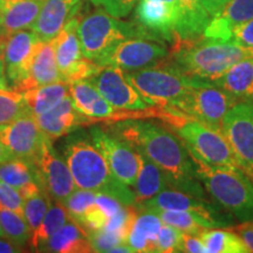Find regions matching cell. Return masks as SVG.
I'll return each instance as SVG.
<instances>
[{
    "instance_id": "cell-38",
    "label": "cell",
    "mask_w": 253,
    "mask_h": 253,
    "mask_svg": "<svg viewBox=\"0 0 253 253\" xmlns=\"http://www.w3.org/2000/svg\"><path fill=\"white\" fill-rule=\"evenodd\" d=\"M52 201L53 199L46 192H41V194L25 201L24 217L30 225L32 233L40 226L41 221L52 204Z\"/></svg>"
},
{
    "instance_id": "cell-42",
    "label": "cell",
    "mask_w": 253,
    "mask_h": 253,
    "mask_svg": "<svg viewBox=\"0 0 253 253\" xmlns=\"http://www.w3.org/2000/svg\"><path fill=\"white\" fill-rule=\"evenodd\" d=\"M230 41L243 47H253V19L237 27Z\"/></svg>"
},
{
    "instance_id": "cell-31",
    "label": "cell",
    "mask_w": 253,
    "mask_h": 253,
    "mask_svg": "<svg viewBox=\"0 0 253 253\" xmlns=\"http://www.w3.org/2000/svg\"><path fill=\"white\" fill-rule=\"evenodd\" d=\"M23 95L30 113L34 118H37L41 114L54 108L69 95V84L66 81L53 82L45 86L25 90L23 91Z\"/></svg>"
},
{
    "instance_id": "cell-6",
    "label": "cell",
    "mask_w": 253,
    "mask_h": 253,
    "mask_svg": "<svg viewBox=\"0 0 253 253\" xmlns=\"http://www.w3.org/2000/svg\"><path fill=\"white\" fill-rule=\"evenodd\" d=\"M125 75L151 107L163 109L172 108L195 82L194 78L168 61L141 71L125 72Z\"/></svg>"
},
{
    "instance_id": "cell-43",
    "label": "cell",
    "mask_w": 253,
    "mask_h": 253,
    "mask_svg": "<svg viewBox=\"0 0 253 253\" xmlns=\"http://www.w3.org/2000/svg\"><path fill=\"white\" fill-rule=\"evenodd\" d=\"M182 252L203 253V252H207V249H205L201 237L197 235H189V233H184V237H183Z\"/></svg>"
},
{
    "instance_id": "cell-13",
    "label": "cell",
    "mask_w": 253,
    "mask_h": 253,
    "mask_svg": "<svg viewBox=\"0 0 253 253\" xmlns=\"http://www.w3.org/2000/svg\"><path fill=\"white\" fill-rule=\"evenodd\" d=\"M136 209L150 211L154 213L158 211H191L210 218L217 224L218 227L235 225V217L227 211L224 212V209L217 203L171 188H167L153 198L145 201L144 203L136 205Z\"/></svg>"
},
{
    "instance_id": "cell-46",
    "label": "cell",
    "mask_w": 253,
    "mask_h": 253,
    "mask_svg": "<svg viewBox=\"0 0 253 253\" xmlns=\"http://www.w3.org/2000/svg\"><path fill=\"white\" fill-rule=\"evenodd\" d=\"M24 251L25 250H23V248L14 244L6 237H0V253H17Z\"/></svg>"
},
{
    "instance_id": "cell-39",
    "label": "cell",
    "mask_w": 253,
    "mask_h": 253,
    "mask_svg": "<svg viewBox=\"0 0 253 253\" xmlns=\"http://www.w3.org/2000/svg\"><path fill=\"white\" fill-rule=\"evenodd\" d=\"M184 232L171 225L164 224L156 239V252H182Z\"/></svg>"
},
{
    "instance_id": "cell-16",
    "label": "cell",
    "mask_w": 253,
    "mask_h": 253,
    "mask_svg": "<svg viewBox=\"0 0 253 253\" xmlns=\"http://www.w3.org/2000/svg\"><path fill=\"white\" fill-rule=\"evenodd\" d=\"M41 39L32 30H21L6 34L4 50L5 75L11 89L21 91Z\"/></svg>"
},
{
    "instance_id": "cell-12",
    "label": "cell",
    "mask_w": 253,
    "mask_h": 253,
    "mask_svg": "<svg viewBox=\"0 0 253 253\" xmlns=\"http://www.w3.org/2000/svg\"><path fill=\"white\" fill-rule=\"evenodd\" d=\"M220 129L239 167L253 181V102L240 101L231 107L221 121Z\"/></svg>"
},
{
    "instance_id": "cell-47",
    "label": "cell",
    "mask_w": 253,
    "mask_h": 253,
    "mask_svg": "<svg viewBox=\"0 0 253 253\" xmlns=\"http://www.w3.org/2000/svg\"><path fill=\"white\" fill-rule=\"evenodd\" d=\"M11 158H14L12 156V154L9 153L7 148H6V145L4 144V142L1 141V138H0V163L5 162V161L7 160H11Z\"/></svg>"
},
{
    "instance_id": "cell-23",
    "label": "cell",
    "mask_w": 253,
    "mask_h": 253,
    "mask_svg": "<svg viewBox=\"0 0 253 253\" xmlns=\"http://www.w3.org/2000/svg\"><path fill=\"white\" fill-rule=\"evenodd\" d=\"M179 15L175 30V42H189L203 36L211 15L202 0H178Z\"/></svg>"
},
{
    "instance_id": "cell-3",
    "label": "cell",
    "mask_w": 253,
    "mask_h": 253,
    "mask_svg": "<svg viewBox=\"0 0 253 253\" xmlns=\"http://www.w3.org/2000/svg\"><path fill=\"white\" fill-rule=\"evenodd\" d=\"M251 56L253 47L239 46L230 40L201 37L189 42L175 43L170 62L190 78L211 82L231 66Z\"/></svg>"
},
{
    "instance_id": "cell-32",
    "label": "cell",
    "mask_w": 253,
    "mask_h": 253,
    "mask_svg": "<svg viewBox=\"0 0 253 253\" xmlns=\"http://www.w3.org/2000/svg\"><path fill=\"white\" fill-rule=\"evenodd\" d=\"M155 213L158 214L164 224L171 225L189 235L199 236L204 230L218 227L210 218L191 211H158Z\"/></svg>"
},
{
    "instance_id": "cell-49",
    "label": "cell",
    "mask_w": 253,
    "mask_h": 253,
    "mask_svg": "<svg viewBox=\"0 0 253 253\" xmlns=\"http://www.w3.org/2000/svg\"><path fill=\"white\" fill-rule=\"evenodd\" d=\"M8 88L9 86H8L7 79H6L5 71L4 69H1V71H0V89H8Z\"/></svg>"
},
{
    "instance_id": "cell-28",
    "label": "cell",
    "mask_w": 253,
    "mask_h": 253,
    "mask_svg": "<svg viewBox=\"0 0 253 253\" xmlns=\"http://www.w3.org/2000/svg\"><path fill=\"white\" fill-rule=\"evenodd\" d=\"M45 0H0V11L6 34L31 30L39 17Z\"/></svg>"
},
{
    "instance_id": "cell-36",
    "label": "cell",
    "mask_w": 253,
    "mask_h": 253,
    "mask_svg": "<svg viewBox=\"0 0 253 253\" xmlns=\"http://www.w3.org/2000/svg\"><path fill=\"white\" fill-rule=\"evenodd\" d=\"M30 113L24 95L21 91L11 89H0V126L7 125Z\"/></svg>"
},
{
    "instance_id": "cell-9",
    "label": "cell",
    "mask_w": 253,
    "mask_h": 253,
    "mask_svg": "<svg viewBox=\"0 0 253 253\" xmlns=\"http://www.w3.org/2000/svg\"><path fill=\"white\" fill-rule=\"evenodd\" d=\"M79 23L80 18L75 15L52 40L59 71L63 81L68 84L89 79L101 68L97 63L84 58L82 53Z\"/></svg>"
},
{
    "instance_id": "cell-51",
    "label": "cell",
    "mask_w": 253,
    "mask_h": 253,
    "mask_svg": "<svg viewBox=\"0 0 253 253\" xmlns=\"http://www.w3.org/2000/svg\"><path fill=\"white\" fill-rule=\"evenodd\" d=\"M0 237H4V231H2V226H1V221H0Z\"/></svg>"
},
{
    "instance_id": "cell-30",
    "label": "cell",
    "mask_w": 253,
    "mask_h": 253,
    "mask_svg": "<svg viewBox=\"0 0 253 253\" xmlns=\"http://www.w3.org/2000/svg\"><path fill=\"white\" fill-rule=\"evenodd\" d=\"M136 151L138 154L140 168H138L137 178L134 185V192L136 196L135 205H138L169 188V184L162 170L143 153L138 150Z\"/></svg>"
},
{
    "instance_id": "cell-35",
    "label": "cell",
    "mask_w": 253,
    "mask_h": 253,
    "mask_svg": "<svg viewBox=\"0 0 253 253\" xmlns=\"http://www.w3.org/2000/svg\"><path fill=\"white\" fill-rule=\"evenodd\" d=\"M0 221L4 231V237L23 249L28 245L32 231L24 214L0 208Z\"/></svg>"
},
{
    "instance_id": "cell-27",
    "label": "cell",
    "mask_w": 253,
    "mask_h": 253,
    "mask_svg": "<svg viewBox=\"0 0 253 253\" xmlns=\"http://www.w3.org/2000/svg\"><path fill=\"white\" fill-rule=\"evenodd\" d=\"M0 179L17 189L24 201L45 192L37 181L32 163L23 158L14 157L0 163Z\"/></svg>"
},
{
    "instance_id": "cell-10",
    "label": "cell",
    "mask_w": 253,
    "mask_h": 253,
    "mask_svg": "<svg viewBox=\"0 0 253 253\" xmlns=\"http://www.w3.org/2000/svg\"><path fill=\"white\" fill-rule=\"evenodd\" d=\"M169 55L162 41L148 38H131L119 43L107 55L97 60L101 67H115L123 72H135L160 65Z\"/></svg>"
},
{
    "instance_id": "cell-22",
    "label": "cell",
    "mask_w": 253,
    "mask_h": 253,
    "mask_svg": "<svg viewBox=\"0 0 253 253\" xmlns=\"http://www.w3.org/2000/svg\"><path fill=\"white\" fill-rule=\"evenodd\" d=\"M71 94L75 109L91 121L112 119L115 108L101 95L89 80L69 82Z\"/></svg>"
},
{
    "instance_id": "cell-44",
    "label": "cell",
    "mask_w": 253,
    "mask_h": 253,
    "mask_svg": "<svg viewBox=\"0 0 253 253\" xmlns=\"http://www.w3.org/2000/svg\"><path fill=\"white\" fill-rule=\"evenodd\" d=\"M237 235L242 238L250 252H253V221H245L236 226Z\"/></svg>"
},
{
    "instance_id": "cell-41",
    "label": "cell",
    "mask_w": 253,
    "mask_h": 253,
    "mask_svg": "<svg viewBox=\"0 0 253 253\" xmlns=\"http://www.w3.org/2000/svg\"><path fill=\"white\" fill-rule=\"evenodd\" d=\"M138 0H90L97 7L102 8L107 13L115 18H125L132 11Z\"/></svg>"
},
{
    "instance_id": "cell-2",
    "label": "cell",
    "mask_w": 253,
    "mask_h": 253,
    "mask_svg": "<svg viewBox=\"0 0 253 253\" xmlns=\"http://www.w3.org/2000/svg\"><path fill=\"white\" fill-rule=\"evenodd\" d=\"M63 156L77 189L109 195L126 207L135 205V192L116 178L90 137L80 134L68 136L63 145Z\"/></svg>"
},
{
    "instance_id": "cell-11",
    "label": "cell",
    "mask_w": 253,
    "mask_h": 253,
    "mask_svg": "<svg viewBox=\"0 0 253 253\" xmlns=\"http://www.w3.org/2000/svg\"><path fill=\"white\" fill-rule=\"evenodd\" d=\"M32 166L42 191L53 201L63 203L77 190L66 160L54 149L50 138L46 137L43 141Z\"/></svg>"
},
{
    "instance_id": "cell-33",
    "label": "cell",
    "mask_w": 253,
    "mask_h": 253,
    "mask_svg": "<svg viewBox=\"0 0 253 253\" xmlns=\"http://www.w3.org/2000/svg\"><path fill=\"white\" fill-rule=\"evenodd\" d=\"M69 219L71 218H69V214L63 204L60 202L52 201V204L41 221L40 226L32 233L30 243H28L30 248L33 249L34 251H38L40 246L45 244L47 240L54 235L60 227L65 225Z\"/></svg>"
},
{
    "instance_id": "cell-4",
    "label": "cell",
    "mask_w": 253,
    "mask_h": 253,
    "mask_svg": "<svg viewBox=\"0 0 253 253\" xmlns=\"http://www.w3.org/2000/svg\"><path fill=\"white\" fill-rule=\"evenodd\" d=\"M188 148V147H186ZM199 182L214 203L240 223L253 221V182L238 168L211 166L188 148Z\"/></svg>"
},
{
    "instance_id": "cell-14",
    "label": "cell",
    "mask_w": 253,
    "mask_h": 253,
    "mask_svg": "<svg viewBox=\"0 0 253 253\" xmlns=\"http://www.w3.org/2000/svg\"><path fill=\"white\" fill-rule=\"evenodd\" d=\"M101 95L115 109L129 113L145 112L151 106L134 84L126 78L125 72L115 67H101L89 79Z\"/></svg>"
},
{
    "instance_id": "cell-25",
    "label": "cell",
    "mask_w": 253,
    "mask_h": 253,
    "mask_svg": "<svg viewBox=\"0 0 253 253\" xmlns=\"http://www.w3.org/2000/svg\"><path fill=\"white\" fill-rule=\"evenodd\" d=\"M162 225L158 214L136 209L126 244L134 252H156V239Z\"/></svg>"
},
{
    "instance_id": "cell-18",
    "label": "cell",
    "mask_w": 253,
    "mask_h": 253,
    "mask_svg": "<svg viewBox=\"0 0 253 253\" xmlns=\"http://www.w3.org/2000/svg\"><path fill=\"white\" fill-rule=\"evenodd\" d=\"M47 136L41 130L34 116L25 114L7 125L0 126V138L15 158L32 163Z\"/></svg>"
},
{
    "instance_id": "cell-21",
    "label": "cell",
    "mask_w": 253,
    "mask_h": 253,
    "mask_svg": "<svg viewBox=\"0 0 253 253\" xmlns=\"http://www.w3.org/2000/svg\"><path fill=\"white\" fill-rule=\"evenodd\" d=\"M253 19V0H231L211 18L203 36L208 39L230 40L233 31Z\"/></svg>"
},
{
    "instance_id": "cell-8",
    "label": "cell",
    "mask_w": 253,
    "mask_h": 253,
    "mask_svg": "<svg viewBox=\"0 0 253 253\" xmlns=\"http://www.w3.org/2000/svg\"><path fill=\"white\" fill-rule=\"evenodd\" d=\"M173 126L186 147L207 163L242 169L220 128L192 119H183Z\"/></svg>"
},
{
    "instance_id": "cell-26",
    "label": "cell",
    "mask_w": 253,
    "mask_h": 253,
    "mask_svg": "<svg viewBox=\"0 0 253 253\" xmlns=\"http://www.w3.org/2000/svg\"><path fill=\"white\" fill-rule=\"evenodd\" d=\"M211 82L232 95L237 102H253V56L235 63Z\"/></svg>"
},
{
    "instance_id": "cell-19",
    "label": "cell",
    "mask_w": 253,
    "mask_h": 253,
    "mask_svg": "<svg viewBox=\"0 0 253 253\" xmlns=\"http://www.w3.org/2000/svg\"><path fill=\"white\" fill-rule=\"evenodd\" d=\"M34 119L43 134L52 141L71 134L78 126L93 122L75 109L71 94L67 95L54 108Z\"/></svg>"
},
{
    "instance_id": "cell-1",
    "label": "cell",
    "mask_w": 253,
    "mask_h": 253,
    "mask_svg": "<svg viewBox=\"0 0 253 253\" xmlns=\"http://www.w3.org/2000/svg\"><path fill=\"white\" fill-rule=\"evenodd\" d=\"M112 126L118 137L143 153L162 170L169 188L207 198L191 155L181 137L156 123L138 120H126Z\"/></svg>"
},
{
    "instance_id": "cell-50",
    "label": "cell",
    "mask_w": 253,
    "mask_h": 253,
    "mask_svg": "<svg viewBox=\"0 0 253 253\" xmlns=\"http://www.w3.org/2000/svg\"><path fill=\"white\" fill-rule=\"evenodd\" d=\"M2 34H6V33H5V31H4V25H2V15H1V11H0V37H1Z\"/></svg>"
},
{
    "instance_id": "cell-29",
    "label": "cell",
    "mask_w": 253,
    "mask_h": 253,
    "mask_svg": "<svg viewBox=\"0 0 253 253\" xmlns=\"http://www.w3.org/2000/svg\"><path fill=\"white\" fill-rule=\"evenodd\" d=\"M40 252L88 253L94 252L87 232L74 220L69 219L43 245Z\"/></svg>"
},
{
    "instance_id": "cell-5",
    "label": "cell",
    "mask_w": 253,
    "mask_h": 253,
    "mask_svg": "<svg viewBox=\"0 0 253 253\" xmlns=\"http://www.w3.org/2000/svg\"><path fill=\"white\" fill-rule=\"evenodd\" d=\"M79 37L84 58L94 62L108 54L110 50L126 39H155L136 21H122L103 9H99L80 20Z\"/></svg>"
},
{
    "instance_id": "cell-40",
    "label": "cell",
    "mask_w": 253,
    "mask_h": 253,
    "mask_svg": "<svg viewBox=\"0 0 253 253\" xmlns=\"http://www.w3.org/2000/svg\"><path fill=\"white\" fill-rule=\"evenodd\" d=\"M25 201L17 189L0 179V208L24 214Z\"/></svg>"
},
{
    "instance_id": "cell-24",
    "label": "cell",
    "mask_w": 253,
    "mask_h": 253,
    "mask_svg": "<svg viewBox=\"0 0 253 253\" xmlns=\"http://www.w3.org/2000/svg\"><path fill=\"white\" fill-rule=\"evenodd\" d=\"M58 81H63V79L56 63L52 41L41 40L34 53L30 74L25 81L21 93Z\"/></svg>"
},
{
    "instance_id": "cell-34",
    "label": "cell",
    "mask_w": 253,
    "mask_h": 253,
    "mask_svg": "<svg viewBox=\"0 0 253 253\" xmlns=\"http://www.w3.org/2000/svg\"><path fill=\"white\" fill-rule=\"evenodd\" d=\"M208 253H249L242 238L227 230L208 229L199 235Z\"/></svg>"
},
{
    "instance_id": "cell-15",
    "label": "cell",
    "mask_w": 253,
    "mask_h": 253,
    "mask_svg": "<svg viewBox=\"0 0 253 253\" xmlns=\"http://www.w3.org/2000/svg\"><path fill=\"white\" fill-rule=\"evenodd\" d=\"M89 137L106 158L116 178L128 186H134L140 168L137 151L122 138L104 131L99 126H91Z\"/></svg>"
},
{
    "instance_id": "cell-37",
    "label": "cell",
    "mask_w": 253,
    "mask_h": 253,
    "mask_svg": "<svg viewBox=\"0 0 253 253\" xmlns=\"http://www.w3.org/2000/svg\"><path fill=\"white\" fill-rule=\"evenodd\" d=\"M96 195L97 192L90 191V190H75L62 203L67 210L69 218L78 224L91 208V205L95 203Z\"/></svg>"
},
{
    "instance_id": "cell-20",
    "label": "cell",
    "mask_w": 253,
    "mask_h": 253,
    "mask_svg": "<svg viewBox=\"0 0 253 253\" xmlns=\"http://www.w3.org/2000/svg\"><path fill=\"white\" fill-rule=\"evenodd\" d=\"M82 0H45L31 30L42 41H52L63 26L79 13Z\"/></svg>"
},
{
    "instance_id": "cell-17",
    "label": "cell",
    "mask_w": 253,
    "mask_h": 253,
    "mask_svg": "<svg viewBox=\"0 0 253 253\" xmlns=\"http://www.w3.org/2000/svg\"><path fill=\"white\" fill-rule=\"evenodd\" d=\"M179 15L178 0H138L135 21L160 41L175 42Z\"/></svg>"
},
{
    "instance_id": "cell-45",
    "label": "cell",
    "mask_w": 253,
    "mask_h": 253,
    "mask_svg": "<svg viewBox=\"0 0 253 253\" xmlns=\"http://www.w3.org/2000/svg\"><path fill=\"white\" fill-rule=\"evenodd\" d=\"M231 0H202L204 7L207 8L209 14L211 15V18L214 17L217 13L225 7V5L229 4Z\"/></svg>"
},
{
    "instance_id": "cell-7",
    "label": "cell",
    "mask_w": 253,
    "mask_h": 253,
    "mask_svg": "<svg viewBox=\"0 0 253 253\" xmlns=\"http://www.w3.org/2000/svg\"><path fill=\"white\" fill-rule=\"evenodd\" d=\"M236 103L237 100L232 95L212 82L195 79L184 96L172 108L166 109H172L188 119L220 128L225 114Z\"/></svg>"
},
{
    "instance_id": "cell-48",
    "label": "cell",
    "mask_w": 253,
    "mask_h": 253,
    "mask_svg": "<svg viewBox=\"0 0 253 253\" xmlns=\"http://www.w3.org/2000/svg\"><path fill=\"white\" fill-rule=\"evenodd\" d=\"M5 40H6V34H2L0 37V71L4 69V50H5Z\"/></svg>"
}]
</instances>
